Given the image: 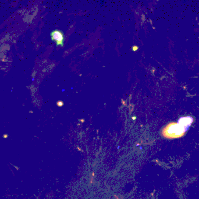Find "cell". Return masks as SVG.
Wrapping results in <instances>:
<instances>
[{"instance_id":"obj_5","label":"cell","mask_w":199,"mask_h":199,"mask_svg":"<svg viewBox=\"0 0 199 199\" xmlns=\"http://www.w3.org/2000/svg\"><path fill=\"white\" fill-rule=\"evenodd\" d=\"M138 48H139L138 46H133L132 49L134 51H136V50L138 49Z\"/></svg>"},{"instance_id":"obj_2","label":"cell","mask_w":199,"mask_h":199,"mask_svg":"<svg viewBox=\"0 0 199 199\" xmlns=\"http://www.w3.org/2000/svg\"><path fill=\"white\" fill-rule=\"evenodd\" d=\"M51 38L52 41L55 42L57 46H64L65 36L63 32L61 31L55 29L52 31L51 33Z\"/></svg>"},{"instance_id":"obj_1","label":"cell","mask_w":199,"mask_h":199,"mask_svg":"<svg viewBox=\"0 0 199 199\" xmlns=\"http://www.w3.org/2000/svg\"><path fill=\"white\" fill-rule=\"evenodd\" d=\"M187 130L185 127L178 122H172L163 129L161 134L166 139H174L183 137Z\"/></svg>"},{"instance_id":"obj_4","label":"cell","mask_w":199,"mask_h":199,"mask_svg":"<svg viewBox=\"0 0 199 199\" xmlns=\"http://www.w3.org/2000/svg\"><path fill=\"white\" fill-rule=\"evenodd\" d=\"M57 106H58L61 107V106H62L64 105V102L62 101H61L60 100V101H58V102H57Z\"/></svg>"},{"instance_id":"obj_3","label":"cell","mask_w":199,"mask_h":199,"mask_svg":"<svg viewBox=\"0 0 199 199\" xmlns=\"http://www.w3.org/2000/svg\"><path fill=\"white\" fill-rule=\"evenodd\" d=\"M193 122V119L191 116H186V117H181L178 121V123L181 124L184 127H185L187 130L189 128L191 123Z\"/></svg>"}]
</instances>
